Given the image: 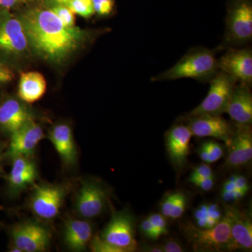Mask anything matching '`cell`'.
I'll return each instance as SVG.
<instances>
[{"label":"cell","instance_id":"obj_1","mask_svg":"<svg viewBox=\"0 0 252 252\" xmlns=\"http://www.w3.org/2000/svg\"><path fill=\"white\" fill-rule=\"evenodd\" d=\"M31 54L53 64H62L80 49L92 34L68 28L49 8L31 7L18 15Z\"/></svg>","mask_w":252,"mask_h":252},{"label":"cell","instance_id":"obj_2","mask_svg":"<svg viewBox=\"0 0 252 252\" xmlns=\"http://www.w3.org/2000/svg\"><path fill=\"white\" fill-rule=\"evenodd\" d=\"M217 59L214 52L205 48L189 51L173 67L152 78V81L177 80L190 78L210 81L218 72Z\"/></svg>","mask_w":252,"mask_h":252},{"label":"cell","instance_id":"obj_3","mask_svg":"<svg viewBox=\"0 0 252 252\" xmlns=\"http://www.w3.org/2000/svg\"><path fill=\"white\" fill-rule=\"evenodd\" d=\"M31 53L19 18L9 10L0 9V61L11 67L23 62Z\"/></svg>","mask_w":252,"mask_h":252},{"label":"cell","instance_id":"obj_4","mask_svg":"<svg viewBox=\"0 0 252 252\" xmlns=\"http://www.w3.org/2000/svg\"><path fill=\"white\" fill-rule=\"evenodd\" d=\"M181 227L186 238L195 251H233L230 219L225 212L220 223L212 228H199L189 221L183 223Z\"/></svg>","mask_w":252,"mask_h":252},{"label":"cell","instance_id":"obj_5","mask_svg":"<svg viewBox=\"0 0 252 252\" xmlns=\"http://www.w3.org/2000/svg\"><path fill=\"white\" fill-rule=\"evenodd\" d=\"M210 87L205 98L187 117L221 115L226 111L228 102L238 81L231 76L219 70L210 81Z\"/></svg>","mask_w":252,"mask_h":252},{"label":"cell","instance_id":"obj_6","mask_svg":"<svg viewBox=\"0 0 252 252\" xmlns=\"http://www.w3.org/2000/svg\"><path fill=\"white\" fill-rule=\"evenodd\" d=\"M252 39V5L250 0H233L225 19V41L243 45Z\"/></svg>","mask_w":252,"mask_h":252},{"label":"cell","instance_id":"obj_7","mask_svg":"<svg viewBox=\"0 0 252 252\" xmlns=\"http://www.w3.org/2000/svg\"><path fill=\"white\" fill-rule=\"evenodd\" d=\"M101 238L123 252H135L137 250L135 236V223L129 212H119L114 214L102 230Z\"/></svg>","mask_w":252,"mask_h":252},{"label":"cell","instance_id":"obj_8","mask_svg":"<svg viewBox=\"0 0 252 252\" xmlns=\"http://www.w3.org/2000/svg\"><path fill=\"white\" fill-rule=\"evenodd\" d=\"M66 193L63 186H39L34 189L32 196V210L39 218L52 220L59 215Z\"/></svg>","mask_w":252,"mask_h":252},{"label":"cell","instance_id":"obj_9","mask_svg":"<svg viewBox=\"0 0 252 252\" xmlns=\"http://www.w3.org/2000/svg\"><path fill=\"white\" fill-rule=\"evenodd\" d=\"M14 246L21 252H41L47 250L50 243L49 232L34 222H23L11 230Z\"/></svg>","mask_w":252,"mask_h":252},{"label":"cell","instance_id":"obj_10","mask_svg":"<svg viewBox=\"0 0 252 252\" xmlns=\"http://www.w3.org/2000/svg\"><path fill=\"white\" fill-rule=\"evenodd\" d=\"M218 69L241 84H252V52L249 49H230L217 59Z\"/></svg>","mask_w":252,"mask_h":252},{"label":"cell","instance_id":"obj_11","mask_svg":"<svg viewBox=\"0 0 252 252\" xmlns=\"http://www.w3.org/2000/svg\"><path fill=\"white\" fill-rule=\"evenodd\" d=\"M192 135L198 137H213L230 144L235 129L220 115H200L187 117Z\"/></svg>","mask_w":252,"mask_h":252},{"label":"cell","instance_id":"obj_12","mask_svg":"<svg viewBox=\"0 0 252 252\" xmlns=\"http://www.w3.org/2000/svg\"><path fill=\"white\" fill-rule=\"evenodd\" d=\"M107 203V192L102 185L88 181L81 186L76 200V212L81 218L89 220L99 216Z\"/></svg>","mask_w":252,"mask_h":252},{"label":"cell","instance_id":"obj_13","mask_svg":"<svg viewBox=\"0 0 252 252\" xmlns=\"http://www.w3.org/2000/svg\"><path fill=\"white\" fill-rule=\"evenodd\" d=\"M234 134L228 146L227 165L231 168L245 166L252 159L251 125H235Z\"/></svg>","mask_w":252,"mask_h":252},{"label":"cell","instance_id":"obj_14","mask_svg":"<svg viewBox=\"0 0 252 252\" xmlns=\"http://www.w3.org/2000/svg\"><path fill=\"white\" fill-rule=\"evenodd\" d=\"M44 137V132L39 124L34 120L25 124L11 135L7 156L11 158L25 156L28 157L36 148Z\"/></svg>","mask_w":252,"mask_h":252},{"label":"cell","instance_id":"obj_15","mask_svg":"<svg viewBox=\"0 0 252 252\" xmlns=\"http://www.w3.org/2000/svg\"><path fill=\"white\" fill-rule=\"evenodd\" d=\"M32 120V114L21 99H6L0 104V130L10 135Z\"/></svg>","mask_w":252,"mask_h":252},{"label":"cell","instance_id":"obj_16","mask_svg":"<svg viewBox=\"0 0 252 252\" xmlns=\"http://www.w3.org/2000/svg\"><path fill=\"white\" fill-rule=\"evenodd\" d=\"M225 113L235 125H251L252 94L250 86L241 83L235 85Z\"/></svg>","mask_w":252,"mask_h":252},{"label":"cell","instance_id":"obj_17","mask_svg":"<svg viewBox=\"0 0 252 252\" xmlns=\"http://www.w3.org/2000/svg\"><path fill=\"white\" fill-rule=\"evenodd\" d=\"M225 212L230 219V236L233 251L243 250L251 252L252 249V223L245 212L235 207L227 206Z\"/></svg>","mask_w":252,"mask_h":252},{"label":"cell","instance_id":"obj_18","mask_svg":"<svg viewBox=\"0 0 252 252\" xmlns=\"http://www.w3.org/2000/svg\"><path fill=\"white\" fill-rule=\"evenodd\" d=\"M192 133L188 126H174L165 136V145L174 165L182 167L187 162Z\"/></svg>","mask_w":252,"mask_h":252},{"label":"cell","instance_id":"obj_19","mask_svg":"<svg viewBox=\"0 0 252 252\" xmlns=\"http://www.w3.org/2000/svg\"><path fill=\"white\" fill-rule=\"evenodd\" d=\"M93 233V225L87 220H69L64 225L63 240L71 251H85L94 237Z\"/></svg>","mask_w":252,"mask_h":252},{"label":"cell","instance_id":"obj_20","mask_svg":"<svg viewBox=\"0 0 252 252\" xmlns=\"http://www.w3.org/2000/svg\"><path fill=\"white\" fill-rule=\"evenodd\" d=\"M12 167L8 176L11 193H18L32 185L37 177L35 164L25 156L13 158Z\"/></svg>","mask_w":252,"mask_h":252},{"label":"cell","instance_id":"obj_21","mask_svg":"<svg viewBox=\"0 0 252 252\" xmlns=\"http://www.w3.org/2000/svg\"><path fill=\"white\" fill-rule=\"evenodd\" d=\"M49 139L65 165H72L77 161V149L72 129L67 124H58L49 132Z\"/></svg>","mask_w":252,"mask_h":252},{"label":"cell","instance_id":"obj_22","mask_svg":"<svg viewBox=\"0 0 252 252\" xmlns=\"http://www.w3.org/2000/svg\"><path fill=\"white\" fill-rule=\"evenodd\" d=\"M45 78L38 72H23L20 77L18 95L26 103H33L39 100L45 94Z\"/></svg>","mask_w":252,"mask_h":252},{"label":"cell","instance_id":"obj_23","mask_svg":"<svg viewBox=\"0 0 252 252\" xmlns=\"http://www.w3.org/2000/svg\"><path fill=\"white\" fill-rule=\"evenodd\" d=\"M193 218L195 225L199 228H210L220 223L223 214L217 204H203L195 209Z\"/></svg>","mask_w":252,"mask_h":252},{"label":"cell","instance_id":"obj_24","mask_svg":"<svg viewBox=\"0 0 252 252\" xmlns=\"http://www.w3.org/2000/svg\"><path fill=\"white\" fill-rule=\"evenodd\" d=\"M68 7L74 14L89 18L94 14L92 0H70Z\"/></svg>","mask_w":252,"mask_h":252},{"label":"cell","instance_id":"obj_25","mask_svg":"<svg viewBox=\"0 0 252 252\" xmlns=\"http://www.w3.org/2000/svg\"><path fill=\"white\" fill-rule=\"evenodd\" d=\"M49 9L54 11V14L66 27L72 28L75 26V16L67 6L56 5L49 7Z\"/></svg>","mask_w":252,"mask_h":252},{"label":"cell","instance_id":"obj_26","mask_svg":"<svg viewBox=\"0 0 252 252\" xmlns=\"http://www.w3.org/2000/svg\"><path fill=\"white\" fill-rule=\"evenodd\" d=\"M89 245L91 251L94 252H123L121 249L109 243L99 235L93 237Z\"/></svg>","mask_w":252,"mask_h":252},{"label":"cell","instance_id":"obj_27","mask_svg":"<svg viewBox=\"0 0 252 252\" xmlns=\"http://www.w3.org/2000/svg\"><path fill=\"white\" fill-rule=\"evenodd\" d=\"M202 146L207 151L208 154L209 163L217 162L223 157V149L221 146L214 141L204 142Z\"/></svg>","mask_w":252,"mask_h":252},{"label":"cell","instance_id":"obj_28","mask_svg":"<svg viewBox=\"0 0 252 252\" xmlns=\"http://www.w3.org/2000/svg\"><path fill=\"white\" fill-rule=\"evenodd\" d=\"M94 14L99 16H109L114 10V0H92Z\"/></svg>","mask_w":252,"mask_h":252},{"label":"cell","instance_id":"obj_29","mask_svg":"<svg viewBox=\"0 0 252 252\" xmlns=\"http://www.w3.org/2000/svg\"><path fill=\"white\" fill-rule=\"evenodd\" d=\"M187 207V198L182 192H177V198L175 199L170 218L177 220L184 215Z\"/></svg>","mask_w":252,"mask_h":252},{"label":"cell","instance_id":"obj_30","mask_svg":"<svg viewBox=\"0 0 252 252\" xmlns=\"http://www.w3.org/2000/svg\"><path fill=\"white\" fill-rule=\"evenodd\" d=\"M147 218L154 225L155 229L160 236L167 233V221L166 217H164L162 214H152Z\"/></svg>","mask_w":252,"mask_h":252},{"label":"cell","instance_id":"obj_31","mask_svg":"<svg viewBox=\"0 0 252 252\" xmlns=\"http://www.w3.org/2000/svg\"><path fill=\"white\" fill-rule=\"evenodd\" d=\"M177 192L178 191L171 192V193L165 194V196L162 198L161 203H160L161 214L166 218H170L172 207H173L175 199L177 198Z\"/></svg>","mask_w":252,"mask_h":252},{"label":"cell","instance_id":"obj_32","mask_svg":"<svg viewBox=\"0 0 252 252\" xmlns=\"http://www.w3.org/2000/svg\"><path fill=\"white\" fill-rule=\"evenodd\" d=\"M189 182L196 186L199 189L205 191H209L213 189L215 186V177H208V178H201V177H195L190 176Z\"/></svg>","mask_w":252,"mask_h":252},{"label":"cell","instance_id":"obj_33","mask_svg":"<svg viewBox=\"0 0 252 252\" xmlns=\"http://www.w3.org/2000/svg\"><path fill=\"white\" fill-rule=\"evenodd\" d=\"M140 228L141 232L143 233L144 236L151 240H157L160 234L158 233L157 230L155 229L154 225L151 223L148 218L145 219L141 222Z\"/></svg>","mask_w":252,"mask_h":252},{"label":"cell","instance_id":"obj_34","mask_svg":"<svg viewBox=\"0 0 252 252\" xmlns=\"http://www.w3.org/2000/svg\"><path fill=\"white\" fill-rule=\"evenodd\" d=\"M14 73L8 64L0 61V84H8L14 80Z\"/></svg>","mask_w":252,"mask_h":252},{"label":"cell","instance_id":"obj_35","mask_svg":"<svg viewBox=\"0 0 252 252\" xmlns=\"http://www.w3.org/2000/svg\"><path fill=\"white\" fill-rule=\"evenodd\" d=\"M190 176L195 177H201V178L215 177L211 167L208 166L206 164H201V165L195 167Z\"/></svg>","mask_w":252,"mask_h":252},{"label":"cell","instance_id":"obj_36","mask_svg":"<svg viewBox=\"0 0 252 252\" xmlns=\"http://www.w3.org/2000/svg\"><path fill=\"white\" fill-rule=\"evenodd\" d=\"M246 194L240 190H230L228 192H221V198L225 203H233L241 200Z\"/></svg>","mask_w":252,"mask_h":252},{"label":"cell","instance_id":"obj_37","mask_svg":"<svg viewBox=\"0 0 252 252\" xmlns=\"http://www.w3.org/2000/svg\"><path fill=\"white\" fill-rule=\"evenodd\" d=\"M162 252H182L185 251L178 242L173 240H167L161 245Z\"/></svg>","mask_w":252,"mask_h":252},{"label":"cell","instance_id":"obj_38","mask_svg":"<svg viewBox=\"0 0 252 252\" xmlns=\"http://www.w3.org/2000/svg\"><path fill=\"white\" fill-rule=\"evenodd\" d=\"M234 182L237 189L247 193L249 190L248 180L243 175H234Z\"/></svg>","mask_w":252,"mask_h":252},{"label":"cell","instance_id":"obj_39","mask_svg":"<svg viewBox=\"0 0 252 252\" xmlns=\"http://www.w3.org/2000/svg\"><path fill=\"white\" fill-rule=\"evenodd\" d=\"M22 0H0V9L11 10L18 6Z\"/></svg>","mask_w":252,"mask_h":252},{"label":"cell","instance_id":"obj_40","mask_svg":"<svg viewBox=\"0 0 252 252\" xmlns=\"http://www.w3.org/2000/svg\"><path fill=\"white\" fill-rule=\"evenodd\" d=\"M70 0H43L44 6L46 7H51L56 5H65L67 6Z\"/></svg>","mask_w":252,"mask_h":252},{"label":"cell","instance_id":"obj_41","mask_svg":"<svg viewBox=\"0 0 252 252\" xmlns=\"http://www.w3.org/2000/svg\"><path fill=\"white\" fill-rule=\"evenodd\" d=\"M143 251L145 252H162L161 246L147 247L144 249Z\"/></svg>","mask_w":252,"mask_h":252},{"label":"cell","instance_id":"obj_42","mask_svg":"<svg viewBox=\"0 0 252 252\" xmlns=\"http://www.w3.org/2000/svg\"><path fill=\"white\" fill-rule=\"evenodd\" d=\"M28 1H36V0H28Z\"/></svg>","mask_w":252,"mask_h":252},{"label":"cell","instance_id":"obj_43","mask_svg":"<svg viewBox=\"0 0 252 252\" xmlns=\"http://www.w3.org/2000/svg\"><path fill=\"white\" fill-rule=\"evenodd\" d=\"M0 161H1V155H0Z\"/></svg>","mask_w":252,"mask_h":252}]
</instances>
